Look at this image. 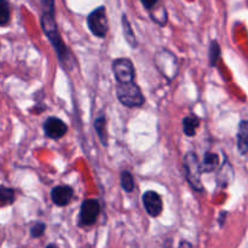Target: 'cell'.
Segmentation results:
<instances>
[{"instance_id":"1","label":"cell","mask_w":248,"mask_h":248,"mask_svg":"<svg viewBox=\"0 0 248 248\" xmlns=\"http://www.w3.org/2000/svg\"><path fill=\"white\" fill-rule=\"evenodd\" d=\"M40 24L44 34L48 39V41L52 45L53 50H55L56 55H57V60L60 62V64L65 70H69V72L74 69L75 65H77V60H75L74 55L69 50V47L63 41L62 35H61L60 31H58L55 14L43 12L40 17Z\"/></svg>"},{"instance_id":"2","label":"cell","mask_w":248,"mask_h":248,"mask_svg":"<svg viewBox=\"0 0 248 248\" xmlns=\"http://www.w3.org/2000/svg\"><path fill=\"white\" fill-rule=\"evenodd\" d=\"M183 172L186 182L191 186V189H194L198 193H202L205 190L202 181H201V176H202L201 162L195 152H188L184 155Z\"/></svg>"},{"instance_id":"3","label":"cell","mask_w":248,"mask_h":248,"mask_svg":"<svg viewBox=\"0 0 248 248\" xmlns=\"http://www.w3.org/2000/svg\"><path fill=\"white\" fill-rule=\"evenodd\" d=\"M154 63L160 74L169 82L174 80L179 72V62L177 56L167 48H161L154 56Z\"/></svg>"},{"instance_id":"4","label":"cell","mask_w":248,"mask_h":248,"mask_svg":"<svg viewBox=\"0 0 248 248\" xmlns=\"http://www.w3.org/2000/svg\"><path fill=\"white\" fill-rule=\"evenodd\" d=\"M115 92L118 101L127 108H140L145 103L142 90L135 81L130 84H118Z\"/></svg>"},{"instance_id":"5","label":"cell","mask_w":248,"mask_h":248,"mask_svg":"<svg viewBox=\"0 0 248 248\" xmlns=\"http://www.w3.org/2000/svg\"><path fill=\"white\" fill-rule=\"evenodd\" d=\"M87 27L90 31L97 38H106L109 31L108 16H107L106 6H98L92 10L86 18Z\"/></svg>"},{"instance_id":"6","label":"cell","mask_w":248,"mask_h":248,"mask_svg":"<svg viewBox=\"0 0 248 248\" xmlns=\"http://www.w3.org/2000/svg\"><path fill=\"white\" fill-rule=\"evenodd\" d=\"M101 213V203L97 199H87L84 200L80 207L79 217H78V225L80 228L91 227L96 224L97 219Z\"/></svg>"},{"instance_id":"7","label":"cell","mask_w":248,"mask_h":248,"mask_svg":"<svg viewBox=\"0 0 248 248\" xmlns=\"http://www.w3.org/2000/svg\"><path fill=\"white\" fill-rule=\"evenodd\" d=\"M111 70L118 84H130L135 81L136 70L132 61L126 57L116 58L111 63Z\"/></svg>"},{"instance_id":"8","label":"cell","mask_w":248,"mask_h":248,"mask_svg":"<svg viewBox=\"0 0 248 248\" xmlns=\"http://www.w3.org/2000/svg\"><path fill=\"white\" fill-rule=\"evenodd\" d=\"M44 133L50 140H60L64 137L65 133L68 132V126L62 119L56 118V116H50L44 123Z\"/></svg>"},{"instance_id":"9","label":"cell","mask_w":248,"mask_h":248,"mask_svg":"<svg viewBox=\"0 0 248 248\" xmlns=\"http://www.w3.org/2000/svg\"><path fill=\"white\" fill-rule=\"evenodd\" d=\"M142 201L145 211L150 217L156 218L162 213V210H164L162 199L155 190L145 191L142 196Z\"/></svg>"},{"instance_id":"10","label":"cell","mask_w":248,"mask_h":248,"mask_svg":"<svg viewBox=\"0 0 248 248\" xmlns=\"http://www.w3.org/2000/svg\"><path fill=\"white\" fill-rule=\"evenodd\" d=\"M74 190L69 186H57L51 190V200L58 207H65L70 203Z\"/></svg>"},{"instance_id":"11","label":"cell","mask_w":248,"mask_h":248,"mask_svg":"<svg viewBox=\"0 0 248 248\" xmlns=\"http://www.w3.org/2000/svg\"><path fill=\"white\" fill-rule=\"evenodd\" d=\"M234 181V170L230 165L228 157H224V164L220 165L217 173V184L220 188H227L230 182Z\"/></svg>"},{"instance_id":"12","label":"cell","mask_w":248,"mask_h":248,"mask_svg":"<svg viewBox=\"0 0 248 248\" xmlns=\"http://www.w3.org/2000/svg\"><path fill=\"white\" fill-rule=\"evenodd\" d=\"M237 150L241 155H248V119L241 120L237 128Z\"/></svg>"},{"instance_id":"13","label":"cell","mask_w":248,"mask_h":248,"mask_svg":"<svg viewBox=\"0 0 248 248\" xmlns=\"http://www.w3.org/2000/svg\"><path fill=\"white\" fill-rule=\"evenodd\" d=\"M220 167L219 155L215 152H206L203 155V159L201 161V170L202 173H212Z\"/></svg>"},{"instance_id":"14","label":"cell","mask_w":248,"mask_h":248,"mask_svg":"<svg viewBox=\"0 0 248 248\" xmlns=\"http://www.w3.org/2000/svg\"><path fill=\"white\" fill-rule=\"evenodd\" d=\"M121 26H123L124 36H125L128 45H130L132 48L137 47L138 43H137V39H136V34L135 31H133L130 21H128L127 16H126L125 14H123V16H121Z\"/></svg>"},{"instance_id":"15","label":"cell","mask_w":248,"mask_h":248,"mask_svg":"<svg viewBox=\"0 0 248 248\" xmlns=\"http://www.w3.org/2000/svg\"><path fill=\"white\" fill-rule=\"evenodd\" d=\"M200 119L196 115L191 114V115L186 116L183 119V132L186 137H194L196 135V131L200 127Z\"/></svg>"},{"instance_id":"16","label":"cell","mask_w":248,"mask_h":248,"mask_svg":"<svg viewBox=\"0 0 248 248\" xmlns=\"http://www.w3.org/2000/svg\"><path fill=\"white\" fill-rule=\"evenodd\" d=\"M93 126L97 135H98V138L99 140H101L102 145L107 147V145H108V133H107L106 116H99V118H97L96 120H94Z\"/></svg>"},{"instance_id":"17","label":"cell","mask_w":248,"mask_h":248,"mask_svg":"<svg viewBox=\"0 0 248 248\" xmlns=\"http://www.w3.org/2000/svg\"><path fill=\"white\" fill-rule=\"evenodd\" d=\"M150 17H152L153 21L155 22L159 26L165 27L167 24V21H169V16H167L166 7L161 6V5H157L154 10L149 12Z\"/></svg>"},{"instance_id":"18","label":"cell","mask_w":248,"mask_h":248,"mask_svg":"<svg viewBox=\"0 0 248 248\" xmlns=\"http://www.w3.org/2000/svg\"><path fill=\"white\" fill-rule=\"evenodd\" d=\"M220 55H222V48L218 44L217 40H212L210 44V48H208V61H210V67H216L219 61Z\"/></svg>"},{"instance_id":"19","label":"cell","mask_w":248,"mask_h":248,"mask_svg":"<svg viewBox=\"0 0 248 248\" xmlns=\"http://www.w3.org/2000/svg\"><path fill=\"white\" fill-rule=\"evenodd\" d=\"M15 200H16V194H15L14 189L1 186V188H0V202H1V207L12 205L15 202Z\"/></svg>"},{"instance_id":"20","label":"cell","mask_w":248,"mask_h":248,"mask_svg":"<svg viewBox=\"0 0 248 248\" xmlns=\"http://www.w3.org/2000/svg\"><path fill=\"white\" fill-rule=\"evenodd\" d=\"M121 188L126 193H132L135 190V178L130 171H123L120 176Z\"/></svg>"},{"instance_id":"21","label":"cell","mask_w":248,"mask_h":248,"mask_svg":"<svg viewBox=\"0 0 248 248\" xmlns=\"http://www.w3.org/2000/svg\"><path fill=\"white\" fill-rule=\"evenodd\" d=\"M10 4L7 0H0V26L6 27L10 22Z\"/></svg>"},{"instance_id":"22","label":"cell","mask_w":248,"mask_h":248,"mask_svg":"<svg viewBox=\"0 0 248 248\" xmlns=\"http://www.w3.org/2000/svg\"><path fill=\"white\" fill-rule=\"evenodd\" d=\"M46 230V224L43 222H36L34 223L31 227V236L33 239H39V237L43 236L45 234Z\"/></svg>"},{"instance_id":"23","label":"cell","mask_w":248,"mask_h":248,"mask_svg":"<svg viewBox=\"0 0 248 248\" xmlns=\"http://www.w3.org/2000/svg\"><path fill=\"white\" fill-rule=\"evenodd\" d=\"M43 12H50L55 14V0H40Z\"/></svg>"},{"instance_id":"24","label":"cell","mask_w":248,"mask_h":248,"mask_svg":"<svg viewBox=\"0 0 248 248\" xmlns=\"http://www.w3.org/2000/svg\"><path fill=\"white\" fill-rule=\"evenodd\" d=\"M140 2H142V5L144 6L145 10H148V11H152V10H154L155 7L159 5V0H140Z\"/></svg>"},{"instance_id":"25","label":"cell","mask_w":248,"mask_h":248,"mask_svg":"<svg viewBox=\"0 0 248 248\" xmlns=\"http://www.w3.org/2000/svg\"><path fill=\"white\" fill-rule=\"evenodd\" d=\"M178 248H193V245L189 241H186V240H182V241L179 242Z\"/></svg>"},{"instance_id":"26","label":"cell","mask_w":248,"mask_h":248,"mask_svg":"<svg viewBox=\"0 0 248 248\" xmlns=\"http://www.w3.org/2000/svg\"><path fill=\"white\" fill-rule=\"evenodd\" d=\"M227 216H228V212H220V215H219V225L220 227H222L223 224H224V222H225V218H227Z\"/></svg>"},{"instance_id":"27","label":"cell","mask_w":248,"mask_h":248,"mask_svg":"<svg viewBox=\"0 0 248 248\" xmlns=\"http://www.w3.org/2000/svg\"><path fill=\"white\" fill-rule=\"evenodd\" d=\"M46 248H60L57 246V245H55V244H48L47 246H46Z\"/></svg>"}]
</instances>
